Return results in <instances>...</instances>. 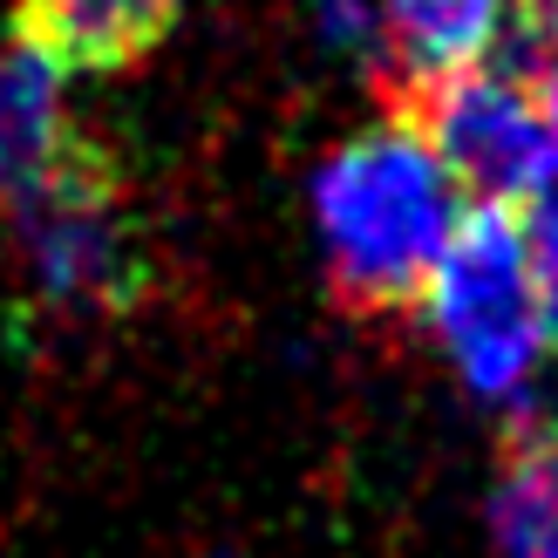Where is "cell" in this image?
Segmentation results:
<instances>
[{"label": "cell", "mask_w": 558, "mask_h": 558, "mask_svg": "<svg viewBox=\"0 0 558 558\" xmlns=\"http://www.w3.org/2000/svg\"><path fill=\"white\" fill-rule=\"evenodd\" d=\"M320 8V27L341 48H361V41H375V14H381V0H314Z\"/></svg>", "instance_id": "cell-10"}, {"label": "cell", "mask_w": 558, "mask_h": 558, "mask_svg": "<svg viewBox=\"0 0 558 558\" xmlns=\"http://www.w3.org/2000/svg\"><path fill=\"white\" fill-rule=\"evenodd\" d=\"M109 144H96L62 96V69H48L35 48L0 41V191L8 205L54 191L69 178L109 171Z\"/></svg>", "instance_id": "cell-5"}, {"label": "cell", "mask_w": 558, "mask_h": 558, "mask_svg": "<svg viewBox=\"0 0 558 558\" xmlns=\"http://www.w3.org/2000/svg\"><path fill=\"white\" fill-rule=\"evenodd\" d=\"M524 253H532L538 306H545V341H558V163L532 191V226H524Z\"/></svg>", "instance_id": "cell-9"}, {"label": "cell", "mask_w": 558, "mask_h": 558, "mask_svg": "<svg viewBox=\"0 0 558 558\" xmlns=\"http://www.w3.org/2000/svg\"><path fill=\"white\" fill-rule=\"evenodd\" d=\"M184 0H14V41L62 75H123L171 41Z\"/></svg>", "instance_id": "cell-6"}, {"label": "cell", "mask_w": 558, "mask_h": 558, "mask_svg": "<svg viewBox=\"0 0 558 558\" xmlns=\"http://www.w3.org/2000/svg\"><path fill=\"white\" fill-rule=\"evenodd\" d=\"M490 532L505 558H558V415L518 423L490 490Z\"/></svg>", "instance_id": "cell-8"}, {"label": "cell", "mask_w": 558, "mask_h": 558, "mask_svg": "<svg viewBox=\"0 0 558 558\" xmlns=\"http://www.w3.org/2000/svg\"><path fill=\"white\" fill-rule=\"evenodd\" d=\"M327 287L348 314H409L457 232V184L409 117H381L333 144L314 171Z\"/></svg>", "instance_id": "cell-1"}, {"label": "cell", "mask_w": 558, "mask_h": 558, "mask_svg": "<svg viewBox=\"0 0 558 558\" xmlns=\"http://www.w3.org/2000/svg\"><path fill=\"white\" fill-rule=\"evenodd\" d=\"M409 123L429 144V157L442 163V178L470 191L477 205L532 198L558 163L538 75L518 62H477L450 82L415 89Z\"/></svg>", "instance_id": "cell-3"}, {"label": "cell", "mask_w": 558, "mask_h": 558, "mask_svg": "<svg viewBox=\"0 0 558 558\" xmlns=\"http://www.w3.org/2000/svg\"><path fill=\"white\" fill-rule=\"evenodd\" d=\"M505 27H511V0H381L375 14V35L409 96L490 62Z\"/></svg>", "instance_id": "cell-7"}, {"label": "cell", "mask_w": 558, "mask_h": 558, "mask_svg": "<svg viewBox=\"0 0 558 558\" xmlns=\"http://www.w3.org/2000/svg\"><path fill=\"white\" fill-rule=\"evenodd\" d=\"M423 314L442 354L457 361V375L470 381V396L511 402L532 388L551 341H545V306H538L532 253H524V226L511 218V205H470L457 218V232L423 287Z\"/></svg>", "instance_id": "cell-2"}, {"label": "cell", "mask_w": 558, "mask_h": 558, "mask_svg": "<svg viewBox=\"0 0 558 558\" xmlns=\"http://www.w3.org/2000/svg\"><path fill=\"white\" fill-rule=\"evenodd\" d=\"M35 293L75 314H130L157 287V245L123 205V163L14 205Z\"/></svg>", "instance_id": "cell-4"}]
</instances>
